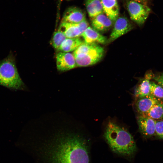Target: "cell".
Instances as JSON below:
<instances>
[{
  "mask_svg": "<svg viewBox=\"0 0 163 163\" xmlns=\"http://www.w3.org/2000/svg\"><path fill=\"white\" fill-rule=\"evenodd\" d=\"M103 136L110 149L115 153L130 157L136 152V144L131 134L112 121L107 123Z\"/></svg>",
  "mask_w": 163,
  "mask_h": 163,
  "instance_id": "obj_2",
  "label": "cell"
},
{
  "mask_svg": "<svg viewBox=\"0 0 163 163\" xmlns=\"http://www.w3.org/2000/svg\"><path fill=\"white\" fill-rule=\"evenodd\" d=\"M133 28L131 24L126 17L123 16L118 17L114 21L113 30L107 39V43L113 41L129 31Z\"/></svg>",
  "mask_w": 163,
  "mask_h": 163,
  "instance_id": "obj_7",
  "label": "cell"
},
{
  "mask_svg": "<svg viewBox=\"0 0 163 163\" xmlns=\"http://www.w3.org/2000/svg\"><path fill=\"white\" fill-rule=\"evenodd\" d=\"M155 133L159 138L163 139V120H155Z\"/></svg>",
  "mask_w": 163,
  "mask_h": 163,
  "instance_id": "obj_21",
  "label": "cell"
},
{
  "mask_svg": "<svg viewBox=\"0 0 163 163\" xmlns=\"http://www.w3.org/2000/svg\"><path fill=\"white\" fill-rule=\"evenodd\" d=\"M66 38L64 34L58 30L54 32L51 41V44L55 49L58 50Z\"/></svg>",
  "mask_w": 163,
  "mask_h": 163,
  "instance_id": "obj_19",
  "label": "cell"
},
{
  "mask_svg": "<svg viewBox=\"0 0 163 163\" xmlns=\"http://www.w3.org/2000/svg\"><path fill=\"white\" fill-rule=\"evenodd\" d=\"M131 0L133 1H136V2H138L141 3L145 4L144 3L147 0Z\"/></svg>",
  "mask_w": 163,
  "mask_h": 163,
  "instance_id": "obj_23",
  "label": "cell"
},
{
  "mask_svg": "<svg viewBox=\"0 0 163 163\" xmlns=\"http://www.w3.org/2000/svg\"><path fill=\"white\" fill-rule=\"evenodd\" d=\"M56 65L57 69L66 71L77 67L74 56L69 52L59 51L56 55Z\"/></svg>",
  "mask_w": 163,
  "mask_h": 163,
  "instance_id": "obj_8",
  "label": "cell"
},
{
  "mask_svg": "<svg viewBox=\"0 0 163 163\" xmlns=\"http://www.w3.org/2000/svg\"><path fill=\"white\" fill-rule=\"evenodd\" d=\"M0 85L13 90L25 88L18 73L14 57L11 53L0 61Z\"/></svg>",
  "mask_w": 163,
  "mask_h": 163,
  "instance_id": "obj_3",
  "label": "cell"
},
{
  "mask_svg": "<svg viewBox=\"0 0 163 163\" xmlns=\"http://www.w3.org/2000/svg\"><path fill=\"white\" fill-rule=\"evenodd\" d=\"M155 120L163 119V103L159 102L154 105L144 115Z\"/></svg>",
  "mask_w": 163,
  "mask_h": 163,
  "instance_id": "obj_18",
  "label": "cell"
},
{
  "mask_svg": "<svg viewBox=\"0 0 163 163\" xmlns=\"http://www.w3.org/2000/svg\"><path fill=\"white\" fill-rule=\"evenodd\" d=\"M127 7L131 19L139 26L144 24L151 11L146 5L132 0L127 2Z\"/></svg>",
  "mask_w": 163,
  "mask_h": 163,
  "instance_id": "obj_5",
  "label": "cell"
},
{
  "mask_svg": "<svg viewBox=\"0 0 163 163\" xmlns=\"http://www.w3.org/2000/svg\"><path fill=\"white\" fill-rule=\"evenodd\" d=\"M105 14L113 22L119 17V7L117 0H101Z\"/></svg>",
  "mask_w": 163,
  "mask_h": 163,
  "instance_id": "obj_14",
  "label": "cell"
},
{
  "mask_svg": "<svg viewBox=\"0 0 163 163\" xmlns=\"http://www.w3.org/2000/svg\"></svg>",
  "mask_w": 163,
  "mask_h": 163,
  "instance_id": "obj_24",
  "label": "cell"
},
{
  "mask_svg": "<svg viewBox=\"0 0 163 163\" xmlns=\"http://www.w3.org/2000/svg\"><path fill=\"white\" fill-rule=\"evenodd\" d=\"M104 52V48L97 44L84 42L73 54L77 66L86 67L99 62L102 59Z\"/></svg>",
  "mask_w": 163,
  "mask_h": 163,
  "instance_id": "obj_4",
  "label": "cell"
},
{
  "mask_svg": "<svg viewBox=\"0 0 163 163\" xmlns=\"http://www.w3.org/2000/svg\"><path fill=\"white\" fill-rule=\"evenodd\" d=\"M85 5L89 16L92 18L104 13L101 0H86Z\"/></svg>",
  "mask_w": 163,
  "mask_h": 163,
  "instance_id": "obj_16",
  "label": "cell"
},
{
  "mask_svg": "<svg viewBox=\"0 0 163 163\" xmlns=\"http://www.w3.org/2000/svg\"><path fill=\"white\" fill-rule=\"evenodd\" d=\"M84 42L88 43L105 44L107 43V39L100 32L90 26L82 33Z\"/></svg>",
  "mask_w": 163,
  "mask_h": 163,
  "instance_id": "obj_12",
  "label": "cell"
},
{
  "mask_svg": "<svg viewBox=\"0 0 163 163\" xmlns=\"http://www.w3.org/2000/svg\"><path fill=\"white\" fill-rule=\"evenodd\" d=\"M83 136L70 134L61 140L53 153L54 163H90L89 146Z\"/></svg>",
  "mask_w": 163,
  "mask_h": 163,
  "instance_id": "obj_1",
  "label": "cell"
},
{
  "mask_svg": "<svg viewBox=\"0 0 163 163\" xmlns=\"http://www.w3.org/2000/svg\"><path fill=\"white\" fill-rule=\"evenodd\" d=\"M135 106L139 115H144L155 105L159 102L158 98L150 95L136 99Z\"/></svg>",
  "mask_w": 163,
  "mask_h": 163,
  "instance_id": "obj_10",
  "label": "cell"
},
{
  "mask_svg": "<svg viewBox=\"0 0 163 163\" xmlns=\"http://www.w3.org/2000/svg\"><path fill=\"white\" fill-rule=\"evenodd\" d=\"M89 27L85 20L76 24L62 22L58 30L62 32L67 38L79 37Z\"/></svg>",
  "mask_w": 163,
  "mask_h": 163,
  "instance_id": "obj_6",
  "label": "cell"
},
{
  "mask_svg": "<svg viewBox=\"0 0 163 163\" xmlns=\"http://www.w3.org/2000/svg\"><path fill=\"white\" fill-rule=\"evenodd\" d=\"M86 20L85 14L81 9L72 7L65 12L62 22L76 24Z\"/></svg>",
  "mask_w": 163,
  "mask_h": 163,
  "instance_id": "obj_11",
  "label": "cell"
},
{
  "mask_svg": "<svg viewBox=\"0 0 163 163\" xmlns=\"http://www.w3.org/2000/svg\"><path fill=\"white\" fill-rule=\"evenodd\" d=\"M137 120L139 130L144 136L149 137L154 135L155 120L146 116L139 115Z\"/></svg>",
  "mask_w": 163,
  "mask_h": 163,
  "instance_id": "obj_9",
  "label": "cell"
},
{
  "mask_svg": "<svg viewBox=\"0 0 163 163\" xmlns=\"http://www.w3.org/2000/svg\"><path fill=\"white\" fill-rule=\"evenodd\" d=\"M84 42L79 37L67 38L62 42L58 50L65 52L74 51Z\"/></svg>",
  "mask_w": 163,
  "mask_h": 163,
  "instance_id": "obj_17",
  "label": "cell"
},
{
  "mask_svg": "<svg viewBox=\"0 0 163 163\" xmlns=\"http://www.w3.org/2000/svg\"><path fill=\"white\" fill-rule=\"evenodd\" d=\"M152 74H146L144 79L135 89L134 95L136 99L145 97L150 95V80L152 78Z\"/></svg>",
  "mask_w": 163,
  "mask_h": 163,
  "instance_id": "obj_15",
  "label": "cell"
},
{
  "mask_svg": "<svg viewBox=\"0 0 163 163\" xmlns=\"http://www.w3.org/2000/svg\"><path fill=\"white\" fill-rule=\"evenodd\" d=\"M150 94L158 99L163 98V88L160 85L150 82Z\"/></svg>",
  "mask_w": 163,
  "mask_h": 163,
  "instance_id": "obj_20",
  "label": "cell"
},
{
  "mask_svg": "<svg viewBox=\"0 0 163 163\" xmlns=\"http://www.w3.org/2000/svg\"><path fill=\"white\" fill-rule=\"evenodd\" d=\"M163 88V74L156 76L153 77V78Z\"/></svg>",
  "mask_w": 163,
  "mask_h": 163,
  "instance_id": "obj_22",
  "label": "cell"
},
{
  "mask_svg": "<svg viewBox=\"0 0 163 163\" xmlns=\"http://www.w3.org/2000/svg\"><path fill=\"white\" fill-rule=\"evenodd\" d=\"M91 24L95 30L99 32H104L112 27L113 21L103 13L92 18Z\"/></svg>",
  "mask_w": 163,
  "mask_h": 163,
  "instance_id": "obj_13",
  "label": "cell"
}]
</instances>
